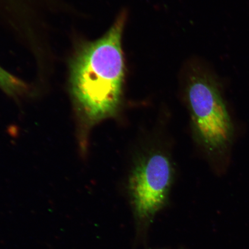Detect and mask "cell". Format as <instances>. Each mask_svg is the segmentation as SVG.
I'll list each match as a JSON object with an SVG mask.
<instances>
[{
  "mask_svg": "<svg viewBox=\"0 0 249 249\" xmlns=\"http://www.w3.org/2000/svg\"><path fill=\"white\" fill-rule=\"evenodd\" d=\"M124 24L121 15L101 38L81 48L71 65V93L83 155L93 127L114 116L120 107L124 75Z\"/></svg>",
  "mask_w": 249,
  "mask_h": 249,
  "instance_id": "6da1fadb",
  "label": "cell"
},
{
  "mask_svg": "<svg viewBox=\"0 0 249 249\" xmlns=\"http://www.w3.org/2000/svg\"><path fill=\"white\" fill-rule=\"evenodd\" d=\"M188 97L202 144L211 154L225 153L232 142L233 127L216 79L206 71H198L190 80Z\"/></svg>",
  "mask_w": 249,
  "mask_h": 249,
  "instance_id": "7a4b0ae2",
  "label": "cell"
},
{
  "mask_svg": "<svg viewBox=\"0 0 249 249\" xmlns=\"http://www.w3.org/2000/svg\"><path fill=\"white\" fill-rule=\"evenodd\" d=\"M169 158L156 152L140 160L130 174L129 191L134 208L141 219H149L166 202L172 182Z\"/></svg>",
  "mask_w": 249,
  "mask_h": 249,
  "instance_id": "3957f363",
  "label": "cell"
},
{
  "mask_svg": "<svg viewBox=\"0 0 249 249\" xmlns=\"http://www.w3.org/2000/svg\"><path fill=\"white\" fill-rule=\"evenodd\" d=\"M0 88L14 97L23 95L27 90L26 84L1 67H0Z\"/></svg>",
  "mask_w": 249,
  "mask_h": 249,
  "instance_id": "277c9868",
  "label": "cell"
}]
</instances>
